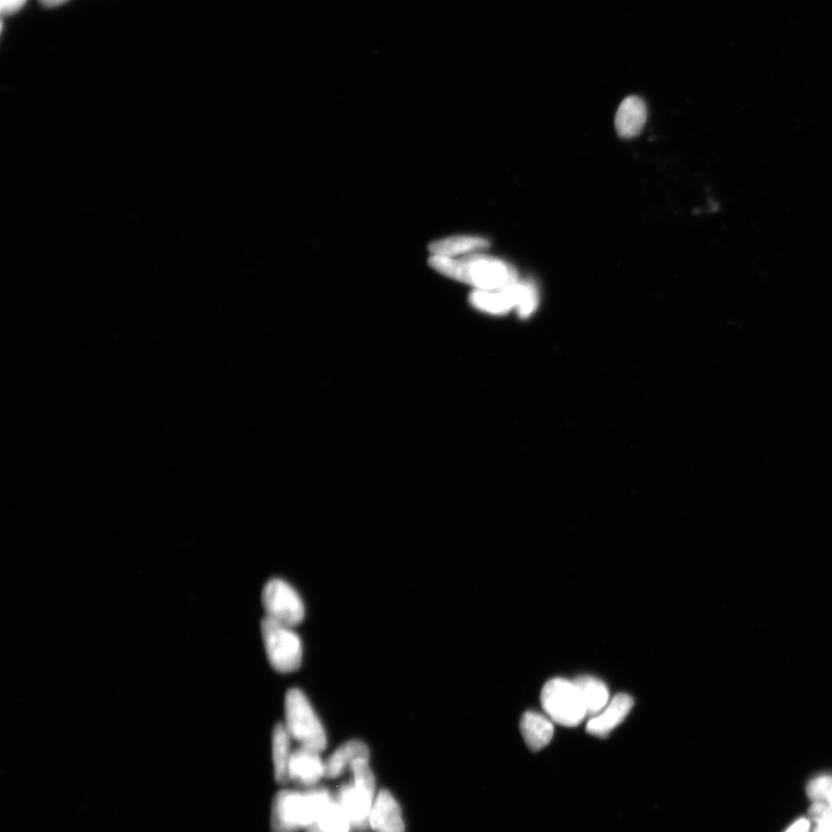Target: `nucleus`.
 Masks as SVG:
<instances>
[{
	"mask_svg": "<svg viewBox=\"0 0 832 832\" xmlns=\"http://www.w3.org/2000/svg\"><path fill=\"white\" fill-rule=\"evenodd\" d=\"M634 707V700L627 694H619L612 698L607 707L599 715L591 717L586 731L594 737L604 738L618 727Z\"/></svg>",
	"mask_w": 832,
	"mask_h": 832,
	"instance_id": "9",
	"label": "nucleus"
},
{
	"mask_svg": "<svg viewBox=\"0 0 832 832\" xmlns=\"http://www.w3.org/2000/svg\"><path fill=\"white\" fill-rule=\"evenodd\" d=\"M785 832H811V821L800 819L794 822Z\"/></svg>",
	"mask_w": 832,
	"mask_h": 832,
	"instance_id": "23",
	"label": "nucleus"
},
{
	"mask_svg": "<svg viewBox=\"0 0 832 832\" xmlns=\"http://www.w3.org/2000/svg\"><path fill=\"white\" fill-rule=\"evenodd\" d=\"M26 2L27 0H0V11L3 16H11L20 11Z\"/></svg>",
	"mask_w": 832,
	"mask_h": 832,
	"instance_id": "22",
	"label": "nucleus"
},
{
	"mask_svg": "<svg viewBox=\"0 0 832 832\" xmlns=\"http://www.w3.org/2000/svg\"><path fill=\"white\" fill-rule=\"evenodd\" d=\"M352 822L341 807L336 798L333 797L331 804L319 815L317 821L307 829L308 832H349Z\"/></svg>",
	"mask_w": 832,
	"mask_h": 832,
	"instance_id": "18",
	"label": "nucleus"
},
{
	"mask_svg": "<svg viewBox=\"0 0 832 832\" xmlns=\"http://www.w3.org/2000/svg\"><path fill=\"white\" fill-rule=\"evenodd\" d=\"M262 635L267 659L281 673H291L301 666L303 649L299 635L292 627L264 618Z\"/></svg>",
	"mask_w": 832,
	"mask_h": 832,
	"instance_id": "5",
	"label": "nucleus"
},
{
	"mask_svg": "<svg viewBox=\"0 0 832 832\" xmlns=\"http://www.w3.org/2000/svg\"><path fill=\"white\" fill-rule=\"evenodd\" d=\"M490 247L485 237L472 235H456L445 237L429 245L432 256L459 258L480 254Z\"/></svg>",
	"mask_w": 832,
	"mask_h": 832,
	"instance_id": "13",
	"label": "nucleus"
},
{
	"mask_svg": "<svg viewBox=\"0 0 832 832\" xmlns=\"http://www.w3.org/2000/svg\"><path fill=\"white\" fill-rule=\"evenodd\" d=\"M575 685L582 695L588 716H597L607 707L609 692L603 681L592 676H582L575 681Z\"/></svg>",
	"mask_w": 832,
	"mask_h": 832,
	"instance_id": "17",
	"label": "nucleus"
},
{
	"mask_svg": "<svg viewBox=\"0 0 832 832\" xmlns=\"http://www.w3.org/2000/svg\"><path fill=\"white\" fill-rule=\"evenodd\" d=\"M40 2L44 7H56L69 2V0H40Z\"/></svg>",
	"mask_w": 832,
	"mask_h": 832,
	"instance_id": "24",
	"label": "nucleus"
},
{
	"mask_svg": "<svg viewBox=\"0 0 832 832\" xmlns=\"http://www.w3.org/2000/svg\"><path fill=\"white\" fill-rule=\"evenodd\" d=\"M809 814L816 823L814 832H832V809L824 802H813Z\"/></svg>",
	"mask_w": 832,
	"mask_h": 832,
	"instance_id": "21",
	"label": "nucleus"
},
{
	"mask_svg": "<svg viewBox=\"0 0 832 832\" xmlns=\"http://www.w3.org/2000/svg\"><path fill=\"white\" fill-rule=\"evenodd\" d=\"M538 307V291L536 285L531 281H520L518 312L522 317L532 314Z\"/></svg>",
	"mask_w": 832,
	"mask_h": 832,
	"instance_id": "19",
	"label": "nucleus"
},
{
	"mask_svg": "<svg viewBox=\"0 0 832 832\" xmlns=\"http://www.w3.org/2000/svg\"><path fill=\"white\" fill-rule=\"evenodd\" d=\"M361 759L369 760V749L366 744L359 740L346 742L334 752L328 761L325 762V777L337 778L343 772L352 768L355 761Z\"/></svg>",
	"mask_w": 832,
	"mask_h": 832,
	"instance_id": "15",
	"label": "nucleus"
},
{
	"mask_svg": "<svg viewBox=\"0 0 832 832\" xmlns=\"http://www.w3.org/2000/svg\"><path fill=\"white\" fill-rule=\"evenodd\" d=\"M429 265L443 276L479 291H494L519 281L514 267L501 259L482 255L481 252L459 258L430 256Z\"/></svg>",
	"mask_w": 832,
	"mask_h": 832,
	"instance_id": "1",
	"label": "nucleus"
},
{
	"mask_svg": "<svg viewBox=\"0 0 832 832\" xmlns=\"http://www.w3.org/2000/svg\"><path fill=\"white\" fill-rule=\"evenodd\" d=\"M520 731H522L526 745L537 752L552 741L554 725L551 719L540 713L529 711L525 712L520 720Z\"/></svg>",
	"mask_w": 832,
	"mask_h": 832,
	"instance_id": "14",
	"label": "nucleus"
},
{
	"mask_svg": "<svg viewBox=\"0 0 832 832\" xmlns=\"http://www.w3.org/2000/svg\"><path fill=\"white\" fill-rule=\"evenodd\" d=\"M816 802H824V804H826L829 808L832 809V783H831L830 789L828 790L826 796H824L822 801H816Z\"/></svg>",
	"mask_w": 832,
	"mask_h": 832,
	"instance_id": "25",
	"label": "nucleus"
},
{
	"mask_svg": "<svg viewBox=\"0 0 832 832\" xmlns=\"http://www.w3.org/2000/svg\"><path fill=\"white\" fill-rule=\"evenodd\" d=\"M291 734L285 724H278L274 727L272 735V755L274 764V776L280 784H286L289 780L288 765L291 761Z\"/></svg>",
	"mask_w": 832,
	"mask_h": 832,
	"instance_id": "16",
	"label": "nucleus"
},
{
	"mask_svg": "<svg viewBox=\"0 0 832 832\" xmlns=\"http://www.w3.org/2000/svg\"><path fill=\"white\" fill-rule=\"evenodd\" d=\"M316 752L306 747L296 749L292 753L288 765L289 780L303 786L315 785L325 776V762Z\"/></svg>",
	"mask_w": 832,
	"mask_h": 832,
	"instance_id": "8",
	"label": "nucleus"
},
{
	"mask_svg": "<svg viewBox=\"0 0 832 832\" xmlns=\"http://www.w3.org/2000/svg\"><path fill=\"white\" fill-rule=\"evenodd\" d=\"M352 822V827L364 830L370 826V813L374 805V796L353 783L340 787L334 797Z\"/></svg>",
	"mask_w": 832,
	"mask_h": 832,
	"instance_id": "7",
	"label": "nucleus"
},
{
	"mask_svg": "<svg viewBox=\"0 0 832 832\" xmlns=\"http://www.w3.org/2000/svg\"><path fill=\"white\" fill-rule=\"evenodd\" d=\"M541 704L548 718L562 726L576 727L588 717L579 689L568 680L548 681L541 692Z\"/></svg>",
	"mask_w": 832,
	"mask_h": 832,
	"instance_id": "4",
	"label": "nucleus"
},
{
	"mask_svg": "<svg viewBox=\"0 0 832 832\" xmlns=\"http://www.w3.org/2000/svg\"><path fill=\"white\" fill-rule=\"evenodd\" d=\"M519 284L494 289V291H479L474 289L471 294V303L474 308L492 315L507 314L511 309L518 307Z\"/></svg>",
	"mask_w": 832,
	"mask_h": 832,
	"instance_id": "12",
	"label": "nucleus"
},
{
	"mask_svg": "<svg viewBox=\"0 0 832 832\" xmlns=\"http://www.w3.org/2000/svg\"><path fill=\"white\" fill-rule=\"evenodd\" d=\"M263 606L267 618L295 627L304 618V605L299 593L293 586L282 579L274 578L267 582L262 593Z\"/></svg>",
	"mask_w": 832,
	"mask_h": 832,
	"instance_id": "6",
	"label": "nucleus"
},
{
	"mask_svg": "<svg viewBox=\"0 0 832 832\" xmlns=\"http://www.w3.org/2000/svg\"><path fill=\"white\" fill-rule=\"evenodd\" d=\"M286 727L292 739L302 747L322 753L328 745V738L321 720L302 690L289 689L285 700Z\"/></svg>",
	"mask_w": 832,
	"mask_h": 832,
	"instance_id": "3",
	"label": "nucleus"
},
{
	"mask_svg": "<svg viewBox=\"0 0 832 832\" xmlns=\"http://www.w3.org/2000/svg\"><path fill=\"white\" fill-rule=\"evenodd\" d=\"M646 120H648V109H646L645 102L636 95L628 96L622 101L616 113V132L624 139L635 138L641 135Z\"/></svg>",
	"mask_w": 832,
	"mask_h": 832,
	"instance_id": "11",
	"label": "nucleus"
},
{
	"mask_svg": "<svg viewBox=\"0 0 832 832\" xmlns=\"http://www.w3.org/2000/svg\"><path fill=\"white\" fill-rule=\"evenodd\" d=\"M333 797L325 789L307 792L282 791L276 796L272 806V832H296L314 824L324 809L331 804Z\"/></svg>",
	"mask_w": 832,
	"mask_h": 832,
	"instance_id": "2",
	"label": "nucleus"
},
{
	"mask_svg": "<svg viewBox=\"0 0 832 832\" xmlns=\"http://www.w3.org/2000/svg\"><path fill=\"white\" fill-rule=\"evenodd\" d=\"M370 827L375 832H405L400 806L390 792L378 793L371 808Z\"/></svg>",
	"mask_w": 832,
	"mask_h": 832,
	"instance_id": "10",
	"label": "nucleus"
},
{
	"mask_svg": "<svg viewBox=\"0 0 832 832\" xmlns=\"http://www.w3.org/2000/svg\"><path fill=\"white\" fill-rule=\"evenodd\" d=\"M351 770L353 771L352 783L374 796L376 783L373 771L369 768V760L361 759L355 761Z\"/></svg>",
	"mask_w": 832,
	"mask_h": 832,
	"instance_id": "20",
	"label": "nucleus"
}]
</instances>
